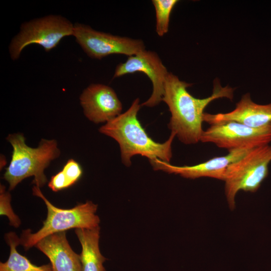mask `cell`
<instances>
[{
	"label": "cell",
	"instance_id": "cell-1",
	"mask_svg": "<svg viewBox=\"0 0 271 271\" xmlns=\"http://www.w3.org/2000/svg\"><path fill=\"white\" fill-rule=\"evenodd\" d=\"M192 84L180 80L169 72L164 87L162 101L169 107L171 114L169 128L183 143L195 144L200 141L203 132L202 122L205 108L213 100L225 97L232 100L234 88L223 87L215 79L212 94L200 99L193 96L187 90Z\"/></svg>",
	"mask_w": 271,
	"mask_h": 271
},
{
	"label": "cell",
	"instance_id": "cell-2",
	"mask_svg": "<svg viewBox=\"0 0 271 271\" xmlns=\"http://www.w3.org/2000/svg\"><path fill=\"white\" fill-rule=\"evenodd\" d=\"M141 106L140 99L136 98L126 111L107 122L99 128V131L118 143L122 162L126 166H130L131 157L137 155L148 158L150 161L158 159L169 163L176 134L171 132L169 138L164 143L154 141L138 119Z\"/></svg>",
	"mask_w": 271,
	"mask_h": 271
},
{
	"label": "cell",
	"instance_id": "cell-3",
	"mask_svg": "<svg viewBox=\"0 0 271 271\" xmlns=\"http://www.w3.org/2000/svg\"><path fill=\"white\" fill-rule=\"evenodd\" d=\"M7 140L13 147L12 159L4 175L9 184V190L14 189L24 179L33 176V183L43 186L47 181L44 171L51 161L60 155L55 140L42 139L39 146L32 148L25 143L21 133L9 134Z\"/></svg>",
	"mask_w": 271,
	"mask_h": 271
},
{
	"label": "cell",
	"instance_id": "cell-4",
	"mask_svg": "<svg viewBox=\"0 0 271 271\" xmlns=\"http://www.w3.org/2000/svg\"><path fill=\"white\" fill-rule=\"evenodd\" d=\"M34 195L41 198L47 208V216L43 226L33 233L30 229L23 231L20 244L26 250L32 247L43 238L53 233L72 228L90 229L99 226L100 219L96 215L97 205L90 201L64 209L53 205L43 194L40 187L35 185Z\"/></svg>",
	"mask_w": 271,
	"mask_h": 271
},
{
	"label": "cell",
	"instance_id": "cell-5",
	"mask_svg": "<svg viewBox=\"0 0 271 271\" xmlns=\"http://www.w3.org/2000/svg\"><path fill=\"white\" fill-rule=\"evenodd\" d=\"M271 146L264 145L249 150L239 160L230 164L226 171L225 194L229 208L235 207V196L240 190L255 192L268 174Z\"/></svg>",
	"mask_w": 271,
	"mask_h": 271
},
{
	"label": "cell",
	"instance_id": "cell-6",
	"mask_svg": "<svg viewBox=\"0 0 271 271\" xmlns=\"http://www.w3.org/2000/svg\"><path fill=\"white\" fill-rule=\"evenodd\" d=\"M73 32L74 25L59 15H49L25 22L11 42V57L14 60L18 59L24 48L32 44H38L49 51L64 37L73 35Z\"/></svg>",
	"mask_w": 271,
	"mask_h": 271
},
{
	"label": "cell",
	"instance_id": "cell-7",
	"mask_svg": "<svg viewBox=\"0 0 271 271\" xmlns=\"http://www.w3.org/2000/svg\"><path fill=\"white\" fill-rule=\"evenodd\" d=\"M200 141L213 143L228 151L249 150L269 145L271 142V123L260 128L250 127L234 121L211 124L203 130Z\"/></svg>",
	"mask_w": 271,
	"mask_h": 271
},
{
	"label": "cell",
	"instance_id": "cell-8",
	"mask_svg": "<svg viewBox=\"0 0 271 271\" xmlns=\"http://www.w3.org/2000/svg\"><path fill=\"white\" fill-rule=\"evenodd\" d=\"M73 36L87 55L94 59L113 54L130 56L145 50L141 40L97 31L82 24L74 25Z\"/></svg>",
	"mask_w": 271,
	"mask_h": 271
},
{
	"label": "cell",
	"instance_id": "cell-9",
	"mask_svg": "<svg viewBox=\"0 0 271 271\" xmlns=\"http://www.w3.org/2000/svg\"><path fill=\"white\" fill-rule=\"evenodd\" d=\"M137 72L145 73L153 85L151 96L141 106L154 107L158 105L162 101L165 83L169 73L158 55L154 51L144 50L128 56L125 62L116 66L113 78Z\"/></svg>",
	"mask_w": 271,
	"mask_h": 271
},
{
	"label": "cell",
	"instance_id": "cell-10",
	"mask_svg": "<svg viewBox=\"0 0 271 271\" xmlns=\"http://www.w3.org/2000/svg\"><path fill=\"white\" fill-rule=\"evenodd\" d=\"M249 150L237 149L229 151L228 154L225 156L216 157L193 166H174L158 159L150 162L154 170L179 175L185 178L195 179L209 177L224 181L228 166L239 160Z\"/></svg>",
	"mask_w": 271,
	"mask_h": 271
},
{
	"label": "cell",
	"instance_id": "cell-11",
	"mask_svg": "<svg viewBox=\"0 0 271 271\" xmlns=\"http://www.w3.org/2000/svg\"><path fill=\"white\" fill-rule=\"evenodd\" d=\"M80 104L86 117L98 123L108 122L121 114L122 104L114 90L102 84H92L84 90Z\"/></svg>",
	"mask_w": 271,
	"mask_h": 271
},
{
	"label": "cell",
	"instance_id": "cell-12",
	"mask_svg": "<svg viewBox=\"0 0 271 271\" xmlns=\"http://www.w3.org/2000/svg\"><path fill=\"white\" fill-rule=\"evenodd\" d=\"M203 121L209 124L234 121L252 128H260L271 123V103L254 102L249 93L244 94L234 109L227 113H204Z\"/></svg>",
	"mask_w": 271,
	"mask_h": 271
},
{
	"label": "cell",
	"instance_id": "cell-13",
	"mask_svg": "<svg viewBox=\"0 0 271 271\" xmlns=\"http://www.w3.org/2000/svg\"><path fill=\"white\" fill-rule=\"evenodd\" d=\"M35 246L49 258L53 271H82L80 255L70 246L65 231L49 235Z\"/></svg>",
	"mask_w": 271,
	"mask_h": 271
},
{
	"label": "cell",
	"instance_id": "cell-14",
	"mask_svg": "<svg viewBox=\"0 0 271 271\" xmlns=\"http://www.w3.org/2000/svg\"><path fill=\"white\" fill-rule=\"evenodd\" d=\"M75 233L81 244L82 271H105L103 263L106 260L99 247L100 227L77 228Z\"/></svg>",
	"mask_w": 271,
	"mask_h": 271
},
{
	"label": "cell",
	"instance_id": "cell-15",
	"mask_svg": "<svg viewBox=\"0 0 271 271\" xmlns=\"http://www.w3.org/2000/svg\"><path fill=\"white\" fill-rule=\"evenodd\" d=\"M5 238L10 252L8 260L0 262V271H53L51 264L37 266L18 252L16 248L20 244V238L15 232L6 233Z\"/></svg>",
	"mask_w": 271,
	"mask_h": 271
},
{
	"label": "cell",
	"instance_id": "cell-16",
	"mask_svg": "<svg viewBox=\"0 0 271 271\" xmlns=\"http://www.w3.org/2000/svg\"><path fill=\"white\" fill-rule=\"evenodd\" d=\"M177 0H153L156 17V31L160 36L168 32L170 17Z\"/></svg>",
	"mask_w": 271,
	"mask_h": 271
},
{
	"label": "cell",
	"instance_id": "cell-17",
	"mask_svg": "<svg viewBox=\"0 0 271 271\" xmlns=\"http://www.w3.org/2000/svg\"><path fill=\"white\" fill-rule=\"evenodd\" d=\"M11 196L6 191L5 187L1 185L0 187V214L6 215L9 219L10 225L18 228L21 224V220L14 213L11 204Z\"/></svg>",
	"mask_w": 271,
	"mask_h": 271
},
{
	"label": "cell",
	"instance_id": "cell-18",
	"mask_svg": "<svg viewBox=\"0 0 271 271\" xmlns=\"http://www.w3.org/2000/svg\"><path fill=\"white\" fill-rule=\"evenodd\" d=\"M69 187L74 184L82 175L80 164L73 159L69 160L62 170Z\"/></svg>",
	"mask_w": 271,
	"mask_h": 271
},
{
	"label": "cell",
	"instance_id": "cell-19",
	"mask_svg": "<svg viewBox=\"0 0 271 271\" xmlns=\"http://www.w3.org/2000/svg\"><path fill=\"white\" fill-rule=\"evenodd\" d=\"M48 186L54 192H58L69 187L62 171L52 177Z\"/></svg>",
	"mask_w": 271,
	"mask_h": 271
}]
</instances>
